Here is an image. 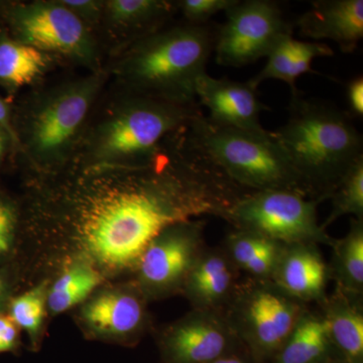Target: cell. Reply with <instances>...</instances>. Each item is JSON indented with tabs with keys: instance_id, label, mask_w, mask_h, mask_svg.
Here are the masks:
<instances>
[{
	"instance_id": "cell-16",
	"label": "cell",
	"mask_w": 363,
	"mask_h": 363,
	"mask_svg": "<svg viewBox=\"0 0 363 363\" xmlns=\"http://www.w3.org/2000/svg\"><path fill=\"white\" fill-rule=\"evenodd\" d=\"M238 285V267L224 248H205L183 288L195 309L224 311Z\"/></svg>"
},
{
	"instance_id": "cell-12",
	"label": "cell",
	"mask_w": 363,
	"mask_h": 363,
	"mask_svg": "<svg viewBox=\"0 0 363 363\" xmlns=\"http://www.w3.org/2000/svg\"><path fill=\"white\" fill-rule=\"evenodd\" d=\"M164 363H212L240 345L223 311L197 310L164 331Z\"/></svg>"
},
{
	"instance_id": "cell-2",
	"label": "cell",
	"mask_w": 363,
	"mask_h": 363,
	"mask_svg": "<svg viewBox=\"0 0 363 363\" xmlns=\"http://www.w3.org/2000/svg\"><path fill=\"white\" fill-rule=\"evenodd\" d=\"M286 123L272 133L297 174L307 197L331 198L351 167L363 157L362 136L348 112L292 92Z\"/></svg>"
},
{
	"instance_id": "cell-24",
	"label": "cell",
	"mask_w": 363,
	"mask_h": 363,
	"mask_svg": "<svg viewBox=\"0 0 363 363\" xmlns=\"http://www.w3.org/2000/svg\"><path fill=\"white\" fill-rule=\"evenodd\" d=\"M45 52L20 40H0V82L21 87L35 82L49 66Z\"/></svg>"
},
{
	"instance_id": "cell-34",
	"label": "cell",
	"mask_w": 363,
	"mask_h": 363,
	"mask_svg": "<svg viewBox=\"0 0 363 363\" xmlns=\"http://www.w3.org/2000/svg\"><path fill=\"white\" fill-rule=\"evenodd\" d=\"M0 128L11 136H14L13 128H11V123H9V111H7L6 105L1 98H0Z\"/></svg>"
},
{
	"instance_id": "cell-9",
	"label": "cell",
	"mask_w": 363,
	"mask_h": 363,
	"mask_svg": "<svg viewBox=\"0 0 363 363\" xmlns=\"http://www.w3.org/2000/svg\"><path fill=\"white\" fill-rule=\"evenodd\" d=\"M225 13V23L217 28L213 49L220 66L250 65L267 58L281 38L293 35L292 23L271 0H238Z\"/></svg>"
},
{
	"instance_id": "cell-4",
	"label": "cell",
	"mask_w": 363,
	"mask_h": 363,
	"mask_svg": "<svg viewBox=\"0 0 363 363\" xmlns=\"http://www.w3.org/2000/svg\"><path fill=\"white\" fill-rule=\"evenodd\" d=\"M200 113L198 104H176L131 93L91 136L86 156L88 166L145 161L169 135Z\"/></svg>"
},
{
	"instance_id": "cell-33",
	"label": "cell",
	"mask_w": 363,
	"mask_h": 363,
	"mask_svg": "<svg viewBox=\"0 0 363 363\" xmlns=\"http://www.w3.org/2000/svg\"><path fill=\"white\" fill-rule=\"evenodd\" d=\"M212 363H257L253 360L252 355L247 350V348L240 344L238 347L229 351L223 357H219Z\"/></svg>"
},
{
	"instance_id": "cell-30",
	"label": "cell",
	"mask_w": 363,
	"mask_h": 363,
	"mask_svg": "<svg viewBox=\"0 0 363 363\" xmlns=\"http://www.w3.org/2000/svg\"><path fill=\"white\" fill-rule=\"evenodd\" d=\"M64 6L78 16L86 26L104 16V1L95 0H60Z\"/></svg>"
},
{
	"instance_id": "cell-17",
	"label": "cell",
	"mask_w": 363,
	"mask_h": 363,
	"mask_svg": "<svg viewBox=\"0 0 363 363\" xmlns=\"http://www.w3.org/2000/svg\"><path fill=\"white\" fill-rule=\"evenodd\" d=\"M82 316L91 331L98 336L133 338L145 324V303L138 293L105 292L85 306Z\"/></svg>"
},
{
	"instance_id": "cell-29",
	"label": "cell",
	"mask_w": 363,
	"mask_h": 363,
	"mask_svg": "<svg viewBox=\"0 0 363 363\" xmlns=\"http://www.w3.org/2000/svg\"><path fill=\"white\" fill-rule=\"evenodd\" d=\"M16 222L18 216L13 205L0 198V259L6 257L13 247Z\"/></svg>"
},
{
	"instance_id": "cell-25",
	"label": "cell",
	"mask_w": 363,
	"mask_h": 363,
	"mask_svg": "<svg viewBox=\"0 0 363 363\" xmlns=\"http://www.w3.org/2000/svg\"><path fill=\"white\" fill-rule=\"evenodd\" d=\"M101 281L99 274L88 266L71 267L52 286L47 304L52 313H63L87 298Z\"/></svg>"
},
{
	"instance_id": "cell-32",
	"label": "cell",
	"mask_w": 363,
	"mask_h": 363,
	"mask_svg": "<svg viewBox=\"0 0 363 363\" xmlns=\"http://www.w3.org/2000/svg\"><path fill=\"white\" fill-rule=\"evenodd\" d=\"M347 100L353 116H363V78L357 77L347 85Z\"/></svg>"
},
{
	"instance_id": "cell-18",
	"label": "cell",
	"mask_w": 363,
	"mask_h": 363,
	"mask_svg": "<svg viewBox=\"0 0 363 363\" xmlns=\"http://www.w3.org/2000/svg\"><path fill=\"white\" fill-rule=\"evenodd\" d=\"M359 298L336 288L330 297L321 301V315L338 362L363 363V313Z\"/></svg>"
},
{
	"instance_id": "cell-8",
	"label": "cell",
	"mask_w": 363,
	"mask_h": 363,
	"mask_svg": "<svg viewBox=\"0 0 363 363\" xmlns=\"http://www.w3.org/2000/svg\"><path fill=\"white\" fill-rule=\"evenodd\" d=\"M294 191L247 193L227 210L223 219L235 229L266 236L283 245H333L334 238L319 225L317 205Z\"/></svg>"
},
{
	"instance_id": "cell-13",
	"label": "cell",
	"mask_w": 363,
	"mask_h": 363,
	"mask_svg": "<svg viewBox=\"0 0 363 363\" xmlns=\"http://www.w3.org/2000/svg\"><path fill=\"white\" fill-rule=\"evenodd\" d=\"M195 97L209 111L208 121L216 125L255 135L269 133L259 121L260 113L267 108L250 81L241 83L217 79L205 72L196 82Z\"/></svg>"
},
{
	"instance_id": "cell-14",
	"label": "cell",
	"mask_w": 363,
	"mask_h": 363,
	"mask_svg": "<svg viewBox=\"0 0 363 363\" xmlns=\"http://www.w3.org/2000/svg\"><path fill=\"white\" fill-rule=\"evenodd\" d=\"M301 35L330 40L341 52L351 54L363 38L362 0H317L296 21Z\"/></svg>"
},
{
	"instance_id": "cell-27",
	"label": "cell",
	"mask_w": 363,
	"mask_h": 363,
	"mask_svg": "<svg viewBox=\"0 0 363 363\" xmlns=\"http://www.w3.org/2000/svg\"><path fill=\"white\" fill-rule=\"evenodd\" d=\"M47 304L45 286H37L23 295L13 298L9 308V316L18 325L30 334L33 341L38 338L45 316Z\"/></svg>"
},
{
	"instance_id": "cell-10",
	"label": "cell",
	"mask_w": 363,
	"mask_h": 363,
	"mask_svg": "<svg viewBox=\"0 0 363 363\" xmlns=\"http://www.w3.org/2000/svg\"><path fill=\"white\" fill-rule=\"evenodd\" d=\"M18 40L45 52H55L94 67L97 49L89 30L78 16L60 1L21 4L11 11Z\"/></svg>"
},
{
	"instance_id": "cell-11",
	"label": "cell",
	"mask_w": 363,
	"mask_h": 363,
	"mask_svg": "<svg viewBox=\"0 0 363 363\" xmlns=\"http://www.w3.org/2000/svg\"><path fill=\"white\" fill-rule=\"evenodd\" d=\"M204 222L176 224L152 240L138 262L140 283L149 295L162 296L183 288L205 250Z\"/></svg>"
},
{
	"instance_id": "cell-23",
	"label": "cell",
	"mask_w": 363,
	"mask_h": 363,
	"mask_svg": "<svg viewBox=\"0 0 363 363\" xmlns=\"http://www.w3.org/2000/svg\"><path fill=\"white\" fill-rule=\"evenodd\" d=\"M333 257L328 267L329 278L336 288L362 297L363 292V219L353 218L350 231L341 240H334Z\"/></svg>"
},
{
	"instance_id": "cell-21",
	"label": "cell",
	"mask_w": 363,
	"mask_h": 363,
	"mask_svg": "<svg viewBox=\"0 0 363 363\" xmlns=\"http://www.w3.org/2000/svg\"><path fill=\"white\" fill-rule=\"evenodd\" d=\"M285 245L260 234L234 229L225 240V250L238 271L252 278L271 279Z\"/></svg>"
},
{
	"instance_id": "cell-31",
	"label": "cell",
	"mask_w": 363,
	"mask_h": 363,
	"mask_svg": "<svg viewBox=\"0 0 363 363\" xmlns=\"http://www.w3.org/2000/svg\"><path fill=\"white\" fill-rule=\"evenodd\" d=\"M18 329L9 314H0V353L16 350L20 340Z\"/></svg>"
},
{
	"instance_id": "cell-35",
	"label": "cell",
	"mask_w": 363,
	"mask_h": 363,
	"mask_svg": "<svg viewBox=\"0 0 363 363\" xmlns=\"http://www.w3.org/2000/svg\"><path fill=\"white\" fill-rule=\"evenodd\" d=\"M6 281L4 277L0 274V305L4 302V298H6Z\"/></svg>"
},
{
	"instance_id": "cell-37",
	"label": "cell",
	"mask_w": 363,
	"mask_h": 363,
	"mask_svg": "<svg viewBox=\"0 0 363 363\" xmlns=\"http://www.w3.org/2000/svg\"><path fill=\"white\" fill-rule=\"evenodd\" d=\"M331 363H346V362H331Z\"/></svg>"
},
{
	"instance_id": "cell-22",
	"label": "cell",
	"mask_w": 363,
	"mask_h": 363,
	"mask_svg": "<svg viewBox=\"0 0 363 363\" xmlns=\"http://www.w3.org/2000/svg\"><path fill=\"white\" fill-rule=\"evenodd\" d=\"M175 9V2L164 0H108L104 16L113 28L133 33L138 40L161 30Z\"/></svg>"
},
{
	"instance_id": "cell-5",
	"label": "cell",
	"mask_w": 363,
	"mask_h": 363,
	"mask_svg": "<svg viewBox=\"0 0 363 363\" xmlns=\"http://www.w3.org/2000/svg\"><path fill=\"white\" fill-rule=\"evenodd\" d=\"M189 130L212 164L243 190H286L306 196L297 174L269 131L255 135L222 128L202 113L189 124Z\"/></svg>"
},
{
	"instance_id": "cell-6",
	"label": "cell",
	"mask_w": 363,
	"mask_h": 363,
	"mask_svg": "<svg viewBox=\"0 0 363 363\" xmlns=\"http://www.w3.org/2000/svg\"><path fill=\"white\" fill-rule=\"evenodd\" d=\"M106 79V72L99 69L54 88L35 102L25 130L26 152L33 161L52 166L68 157Z\"/></svg>"
},
{
	"instance_id": "cell-20",
	"label": "cell",
	"mask_w": 363,
	"mask_h": 363,
	"mask_svg": "<svg viewBox=\"0 0 363 363\" xmlns=\"http://www.w3.org/2000/svg\"><path fill=\"white\" fill-rule=\"evenodd\" d=\"M338 362L321 314L306 310L281 350L269 363Z\"/></svg>"
},
{
	"instance_id": "cell-36",
	"label": "cell",
	"mask_w": 363,
	"mask_h": 363,
	"mask_svg": "<svg viewBox=\"0 0 363 363\" xmlns=\"http://www.w3.org/2000/svg\"><path fill=\"white\" fill-rule=\"evenodd\" d=\"M4 147H0V157H1L2 152H4Z\"/></svg>"
},
{
	"instance_id": "cell-15",
	"label": "cell",
	"mask_w": 363,
	"mask_h": 363,
	"mask_svg": "<svg viewBox=\"0 0 363 363\" xmlns=\"http://www.w3.org/2000/svg\"><path fill=\"white\" fill-rule=\"evenodd\" d=\"M329 279L328 266L315 243L285 245L271 281L300 302L322 301Z\"/></svg>"
},
{
	"instance_id": "cell-1",
	"label": "cell",
	"mask_w": 363,
	"mask_h": 363,
	"mask_svg": "<svg viewBox=\"0 0 363 363\" xmlns=\"http://www.w3.org/2000/svg\"><path fill=\"white\" fill-rule=\"evenodd\" d=\"M72 221L82 247L109 269L138 267L152 240L202 215L223 218L247 191L197 147L189 125L145 161L87 166Z\"/></svg>"
},
{
	"instance_id": "cell-7",
	"label": "cell",
	"mask_w": 363,
	"mask_h": 363,
	"mask_svg": "<svg viewBox=\"0 0 363 363\" xmlns=\"http://www.w3.org/2000/svg\"><path fill=\"white\" fill-rule=\"evenodd\" d=\"M306 310L271 279L252 278L238 283L223 312L253 360L269 363Z\"/></svg>"
},
{
	"instance_id": "cell-3",
	"label": "cell",
	"mask_w": 363,
	"mask_h": 363,
	"mask_svg": "<svg viewBox=\"0 0 363 363\" xmlns=\"http://www.w3.org/2000/svg\"><path fill=\"white\" fill-rule=\"evenodd\" d=\"M217 28L186 23L135 40L117 73L133 94L182 104H198L195 86L206 72Z\"/></svg>"
},
{
	"instance_id": "cell-28",
	"label": "cell",
	"mask_w": 363,
	"mask_h": 363,
	"mask_svg": "<svg viewBox=\"0 0 363 363\" xmlns=\"http://www.w3.org/2000/svg\"><path fill=\"white\" fill-rule=\"evenodd\" d=\"M236 2L238 0H181L175 2V6L188 23L203 26L207 25L215 14L226 11Z\"/></svg>"
},
{
	"instance_id": "cell-19",
	"label": "cell",
	"mask_w": 363,
	"mask_h": 363,
	"mask_svg": "<svg viewBox=\"0 0 363 363\" xmlns=\"http://www.w3.org/2000/svg\"><path fill=\"white\" fill-rule=\"evenodd\" d=\"M333 55V50L324 43L303 42L294 39L293 35H285L267 55L264 69L250 79V82L257 88L266 80L283 81L294 92L297 90V79L312 71L315 59Z\"/></svg>"
},
{
	"instance_id": "cell-26",
	"label": "cell",
	"mask_w": 363,
	"mask_h": 363,
	"mask_svg": "<svg viewBox=\"0 0 363 363\" xmlns=\"http://www.w3.org/2000/svg\"><path fill=\"white\" fill-rule=\"evenodd\" d=\"M331 198V213L322 225L324 229L344 215L363 219V157L351 167Z\"/></svg>"
}]
</instances>
